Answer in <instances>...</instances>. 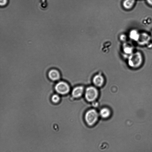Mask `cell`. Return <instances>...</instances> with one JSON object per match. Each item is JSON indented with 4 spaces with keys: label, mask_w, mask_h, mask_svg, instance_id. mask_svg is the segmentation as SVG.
<instances>
[{
    "label": "cell",
    "mask_w": 152,
    "mask_h": 152,
    "mask_svg": "<svg viewBox=\"0 0 152 152\" xmlns=\"http://www.w3.org/2000/svg\"><path fill=\"white\" fill-rule=\"evenodd\" d=\"M99 117L97 112L94 109H91L86 113L85 118L86 122L88 125L92 126L97 122Z\"/></svg>",
    "instance_id": "6da1fadb"
},
{
    "label": "cell",
    "mask_w": 152,
    "mask_h": 152,
    "mask_svg": "<svg viewBox=\"0 0 152 152\" xmlns=\"http://www.w3.org/2000/svg\"><path fill=\"white\" fill-rule=\"evenodd\" d=\"M98 95V91L96 88L93 86H90L86 89L85 97L86 99L89 102L95 100Z\"/></svg>",
    "instance_id": "7a4b0ae2"
},
{
    "label": "cell",
    "mask_w": 152,
    "mask_h": 152,
    "mask_svg": "<svg viewBox=\"0 0 152 152\" xmlns=\"http://www.w3.org/2000/svg\"><path fill=\"white\" fill-rule=\"evenodd\" d=\"M55 88L58 93L62 95L67 94L70 90L68 84L64 81H60L57 83L55 85Z\"/></svg>",
    "instance_id": "3957f363"
},
{
    "label": "cell",
    "mask_w": 152,
    "mask_h": 152,
    "mask_svg": "<svg viewBox=\"0 0 152 152\" xmlns=\"http://www.w3.org/2000/svg\"><path fill=\"white\" fill-rule=\"evenodd\" d=\"M142 56L141 53L138 51L131 54L129 58V63L131 65L140 64L142 62Z\"/></svg>",
    "instance_id": "277c9868"
},
{
    "label": "cell",
    "mask_w": 152,
    "mask_h": 152,
    "mask_svg": "<svg viewBox=\"0 0 152 152\" xmlns=\"http://www.w3.org/2000/svg\"><path fill=\"white\" fill-rule=\"evenodd\" d=\"M151 39V36L146 32L140 34L139 39L137 42L138 45H144L148 44Z\"/></svg>",
    "instance_id": "5b68a950"
},
{
    "label": "cell",
    "mask_w": 152,
    "mask_h": 152,
    "mask_svg": "<svg viewBox=\"0 0 152 152\" xmlns=\"http://www.w3.org/2000/svg\"><path fill=\"white\" fill-rule=\"evenodd\" d=\"M48 76L51 80L56 81L59 79L60 75L58 71L56 69H52L49 71Z\"/></svg>",
    "instance_id": "8992f818"
},
{
    "label": "cell",
    "mask_w": 152,
    "mask_h": 152,
    "mask_svg": "<svg viewBox=\"0 0 152 152\" xmlns=\"http://www.w3.org/2000/svg\"><path fill=\"white\" fill-rule=\"evenodd\" d=\"M84 91L83 87L82 86H78L72 90V94L75 98H78L81 96Z\"/></svg>",
    "instance_id": "52a82bcc"
},
{
    "label": "cell",
    "mask_w": 152,
    "mask_h": 152,
    "mask_svg": "<svg viewBox=\"0 0 152 152\" xmlns=\"http://www.w3.org/2000/svg\"><path fill=\"white\" fill-rule=\"evenodd\" d=\"M104 80L103 77L100 74L96 75L93 78V83L96 86L100 87L102 85Z\"/></svg>",
    "instance_id": "ba28073f"
},
{
    "label": "cell",
    "mask_w": 152,
    "mask_h": 152,
    "mask_svg": "<svg viewBox=\"0 0 152 152\" xmlns=\"http://www.w3.org/2000/svg\"><path fill=\"white\" fill-rule=\"evenodd\" d=\"M140 34L135 29L131 30L129 33V37L132 40L137 42L138 40Z\"/></svg>",
    "instance_id": "9c48e42d"
},
{
    "label": "cell",
    "mask_w": 152,
    "mask_h": 152,
    "mask_svg": "<svg viewBox=\"0 0 152 152\" xmlns=\"http://www.w3.org/2000/svg\"><path fill=\"white\" fill-rule=\"evenodd\" d=\"M135 0H124L123 3L124 7L127 9H130L134 6Z\"/></svg>",
    "instance_id": "30bf717a"
},
{
    "label": "cell",
    "mask_w": 152,
    "mask_h": 152,
    "mask_svg": "<svg viewBox=\"0 0 152 152\" xmlns=\"http://www.w3.org/2000/svg\"><path fill=\"white\" fill-rule=\"evenodd\" d=\"M100 116L103 118H107L109 117L110 115V111L107 108L102 109L99 112Z\"/></svg>",
    "instance_id": "8fae6325"
},
{
    "label": "cell",
    "mask_w": 152,
    "mask_h": 152,
    "mask_svg": "<svg viewBox=\"0 0 152 152\" xmlns=\"http://www.w3.org/2000/svg\"><path fill=\"white\" fill-rule=\"evenodd\" d=\"M60 100V97L57 94L53 95L51 97V100L54 103H58Z\"/></svg>",
    "instance_id": "7c38bea8"
},
{
    "label": "cell",
    "mask_w": 152,
    "mask_h": 152,
    "mask_svg": "<svg viewBox=\"0 0 152 152\" xmlns=\"http://www.w3.org/2000/svg\"><path fill=\"white\" fill-rule=\"evenodd\" d=\"M133 48L131 47L127 46L124 49V52L127 54H132L133 51Z\"/></svg>",
    "instance_id": "4fadbf2b"
},
{
    "label": "cell",
    "mask_w": 152,
    "mask_h": 152,
    "mask_svg": "<svg viewBox=\"0 0 152 152\" xmlns=\"http://www.w3.org/2000/svg\"><path fill=\"white\" fill-rule=\"evenodd\" d=\"M8 0H0V6L1 7L6 6L8 4Z\"/></svg>",
    "instance_id": "5bb4252c"
},
{
    "label": "cell",
    "mask_w": 152,
    "mask_h": 152,
    "mask_svg": "<svg viewBox=\"0 0 152 152\" xmlns=\"http://www.w3.org/2000/svg\"><path fill=\"white\" fill-rule=\"evenodd\" d=\"M41 6L43 8L46 7L47 6V2L46 0H41Z\"/></svg>",
    "instance_id": "9a60e30c"
},
{
    "label": "cell",
    "mask_w": 152,
    "mask_h": 152,
    "mask_svg": "<svg viewBox=\"0 0 152 152\" xmlns=\"http://www.w3.org/2000/svg\"><path fill=\"white\" fill-rule=\"evenodd\" d=\"M126 38V36L124 35H122L121 37V39L122 40H124Z\"/></svg>",
    "instance_id": "2e32d148"
},
{
    "label": "cell",
    "mask_w": 152,
    "mask_h": 152,
    "mask_svg": "<svg viewBox=\"0 0 152 152\" xmlns=\"http://www.w3.org/2000/svg\"><path fill=\"white\" fill-rule=\"evenodd\" d=\"M146 1L148 4L152 6V0H146Z\"/></svg>",
    "instance_id": "e0dca14e"
},
{
    "label": "cell",
    "mask_w": 152,
    "mask_h": 152,
    "mask_svg": "<svg viewBox=\"0 0 152 152\" xmlns=\"http://www.w3.org/2000/svg\"><path fill=\"white\" fill-rule=\"evenodd\" d=\"M151 39L152 40V32H151Z\"/></svg>",
    "instance_id": "ac0fdd59"
}]
</instances>
